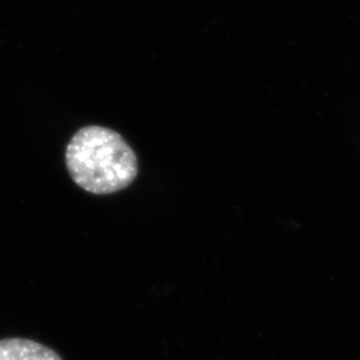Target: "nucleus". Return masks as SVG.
<instances>
[{
    "instance_id": "1",
    "label": "nucleus",
    "mask_w": 360,
    "mask_h": 360,
    "mask_svg": "<svg viewBox=\"0 0 360 360\" xmlns=\"http://www.w3.org/2000/svg\"><path fill=\"white\" fill-rule=\"evenodd\" d=\"M65 163L77 186L95 195L127 188L139 171L138 158L126 139L102 126L77 131L67 144Z\"/></svg>"
},
{
    "instance_id": "2",
    "label": "nucleus",
    "mask_w": 360,
    "mask_h": 360,
    "mask_svg": "<svg viewBox=\"0 0 360 360\" xmlns=\"http://www.w3.org/2000/svg\"><path fill=\"white\" fill-rule=\"evenodd\" d=\"M0 360L62 359L53 349L38 342L22 338H8L0 340Z\"/></svg>"
}]
</instances>
